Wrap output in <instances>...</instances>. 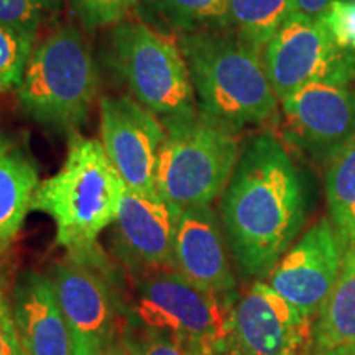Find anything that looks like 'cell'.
Listing matches in <instances>:
<instances>
[{
    "mask_svg": "<svg viewBox=\"0 0 355 355\" xmlns=\"http://www.w3.org/2000/svg\"><path fill=\"white\" fill-rule=\"evenodd\" d=\"M219 212L239 275L245 282H266L308 220L303 176L272 133L243 141Z\"/></svg>",
    "mask_w": 355,
    "mask_h": 355,
    "instance_id": "cell-1",
    "label": "cell"
},
{
    "mask_svg": "<svg viewBox=\"0 0 355 355\" xmlns=\"http://www.w3.org/2000/svg\"><path fill=\"white\" fill-rule=\"evenodd\" d=\"M176 43L188 64L199 117L237 135L277 121L279 101L261 53L252 44L229 28L181 33Z\"/></svg>",
    "mask_w": 355,
    "mask_h": 355,
    "instance_id": "cell-2",
    "label": "cell"
},
{
    "mask_svg": "<svg viewBox=\"0 0 355 355\" xmlns=\"http://www.w3.org/2000/svg\"><path fill=\"white\" fill-rule=\"evenodd\" d=\"M125 189L102 141L74 132L63 165L40 183L32 211L51 217L58 245L89 247L114 224Z\"/></svg>",
    "mask_w": 355,
    "mask_h": 355,
    "instance_id": "cell-3",
    "label": "cell"
},
{
    "mask_svg": "<svg viewBox=\"0 0 355 355\" xmlns=\"http://www.w3.org/2000/svg\"><path fill=\"white\" fill-rule=\"evenodd\" d=\"M99 87L97 61L83 33L60 26L33 48L17 99L38 125L71 135L86 123Z\"/></svg>",
    "mask_w": 355,
    "mask_h": 355,
    "instance_id": "cell-4",
    "label": "cell"
},
{
    "mask_svg": "<svg viewBox=\"0 0 355 355\" xmlns=\"http://www.w3.org/2000/svg\"><path fill=\"white\" fill-rule=\"evenodd\" d=\"M48 277L76 339L78 355H94L121 339L128 275L99 243L68 248Z\"/></svg>",
    "mask_w": 355,
    "mask_h": 355,
    "instance_id": "cell-5",
    "label": "cell"
},
{
    "mask_svg": "<svg viewBox=\"0 0 355 355\" xmlns=\"http://www.w3.org/2000/svg\"><path fill=\"white\" fill-rule=\"evenodd\" d=\"M105 61L130 96L165 122L198 117L196 94L176 40L145 21L110 26Z\"/></svg>",
    "mask_w": 355,
    "mask_h": 355,
    "instance_id": "cell-6",
    "label": "cell"
},
{
    "mask_svg": "<svg viewBox=\"0 0 355 355\" xmlns=\"http://www.w3.org/2000/svg\"><path fill=\"white\" fill-rule=\"evenodd\" d=\"M127 275L125 322L193 340L214 355L224 350L239 291L201 290L175 268Z\"/></svg>",
    "mask_w": 355,
    "mask_h": 355,
    "instance_id": "cell-7",
    "label": "cell"
},
{
    "mask_svg": "<svg viewBox=\"0 0 355 355\" xmlns=\"http://www.w3.org/2000/svg\"><path fill=\"white\" fill-rule=\"evenodd\" d=\"M158 153L157 191L178 209L212 206L222 196L241 155L237 133L198 115L165 122Z\"/></svg>",
    "mask_w": 355,
    "mask_h": 355,
    "instance_id": "cell-8",
    "label": "cell"
},
{
    "mask_svg": "<svg viewBox=\"0 0 355 355\" xmlns=\"http://www.w3.org/2000/svg\"><path fill=\"white\" fill-rule=\"evenodd\" d=\"M261 60L279 102L306 84L355 79V51L340 48L321 20L300 12L266 43Z\"/></svg>",
    "mask_w": 355,
    "mask_h": 355,
    "instance_id": "cell-9",
    "label": "cell"
},
{
    "mask_svg": "<svg viewBox=\"0 0 355 355\" xmlns=\"http://www.w3.org/2000/svg\"><path fill=\"white\" fill-rule=\"evenodd\" d=\"M311 327V319L259 279L239 293L224 349L235 355H300Z\"/></svg>",
    "mask_w": 355,
    "mask_h": 355,
    "instance_id": "cell-10",
    "label": "cell"
},
{
    "mask_svg": "<svg viewBox=\"0 0 355 355\" xmlns=\"http://www.w3.org/2000/svg\"><path fill=\"white\" fill-rule=\"evenodd\" d=\"M102 146L128 189L157 191L158 153L165 125L132 96H102Z\"/></svg>",
    "mask_w": 355,
    "mask_h": 355,
    "instance_id": "cell-11",
    "label": "cell"
},
{
    "mask_svg": "<svg viewBox=\"0 0 355 355\" xmlns=\"http://www.w3.org/2000/svg\"><path fill=\"white\" fill-rule=\"evenodd\" d=\"M345 247L331 219L322 217L293 243L266 283L314 321L343 268Z\"/></svg>",
    "mask_w": 355,
    "mask_h": 355,
    "instance_id": "cell-12",
    "label": "cell"
},
{
    "mask_svg": "<svg viewBox=\"0 0 355 355\" xmlns=\"http://www.w3.org/2000/svg\"><path fill=\"white\" fill-rule=\"evenodd\" d=\"M279 107L288 137L319 162H329L355 137V89L347 81L306 84Z\"/></svg>",
    "mask_w": 355,
    "mask_h": 355,
    "instance_id": "cell-13",
    "label": "cell"
},
{
    "mask_svg": "<svg viewBox=\"0 0 355 355\" xmlns=\"http://www.w3.org/2000/svg\"><path fill=\"white\" fill-rule=\"evenodd\" d=\"M181 212L158 191L144 193L127 188L112 224L114 259L132 275L173 268Z\"/></svg>",
    "mask_w": 355,
    "mask_h": 355,
    "instance_id": "cell-14",
    "label": "cell"
},
{
    "mask_svg": "<svg viewBox=\"0 0 355 355\" xmlns=\"http://www.w3.org/2000/svg\"><path fill=\"white\" fill-rule=\"evenodd\" d=\"M230 250L222 222L212 206L189 207L181 212L175 235L173 268L201 290L237 293Z\"/></svg>",
    "mask_w": 355,
    "mask_h": 355,
    "instance_id": "cell-15",
    "label": "cell"
},
{
    "mask_svg": "<svg viewBox=\"0 0 355 355\" xmlns=\"http://www.w3.org/2000/svg\"><path fill=\"white\" fill-rule=\"evenodd\" d=\"M10 308L24 355H78L50 277L37 270L21 272L12 286Z\"/></svg>",
    "mask_w": 355,
    "mask_h": 355,
    "instance_id": "cell-16",
    "label": "cell"
},
{
    "mask_svg": "<svg viewBox=\"0 0 355 355\" xmlns=\"http://www.w3.org/2000/svg\"><path fill=\"white\" fill-rule=\"evenodd\" d=\"M38 186V170L32 157L13 146L0 159V257L7 254L32 211Z\"/></svg>",
    "mask_w": 355,
    "mask_h": 355,
    "instance_id": "cell-17",
    "label": "cell"
},
{
    "mask_svg": "<svg viewBox=\"0 0 355 355\" xmlns=\"http://www.w3.org/2000/svg\"><path fill=\"white\" fill-rule=\"evenodd\" d=\"M355 344V247L345 250L343 268L311 327L309 344L331 349Z\"/></svg>",
    "mask_w": 355,
    "mask_h": 355,
    "instance_id": "cell-18",
    "label": "cell"
},
{
    "mask_svg": "<svg viewBox=\"0 0 355 355\" xmlns=\"http://www.w3.org/2000/svg\"><path fill=\"white\" fill-rule=\"evenodd\" d=\"M140 6L145 20L162 25L158 32L165 35L229 28V0H141Z\"/></svg>",
    "mask_w": 355,
    "mask_h": 355,
    "instance_id": "cell-19",
    "label": "cell"
},
{
    "mask_svg": "<svg viewBox=\"0 0 355 355\" xmlns=\"http://www.w3.org/2000/svg\"><path fill=\"white\" fill-rule=\"evenodd\" d=\"M329 219L345 250L355 245V137L327 162Z\"/></svg>",
    "mask_w": 355,
    "mask_h": 355,
    "instance_id": "cell-20",
    "label": "cell"
},
{
    "mask_svg": "<svg viewBox=\"0 0 355 355\" xmlns=\"http://www.w3.org/2000/svg\"><path fill=\"white\" fill-rule=\"evenodd\" d=\"M295 13V0H229V30L261 53Z\"/></svg>",
    "mask_w": 355,
    "mask_h": 355,
    "instance_id": "cell-21",
    "label": "cell"
},
{
    "mask_svg": "<svg viewBox=\"0 0 355 355\" xmlns=\"http://www.w3.org/2000/svg\"><path fill=\"white\" fill-rule=\"evenodd\" d=\"M121 339L128 355H214L212 350L193 340L137 324H123Z\"/></svg>",
    "mask_w": 355,
    "mask_h": 355,
    "instance_id": "cell-22",
    "label": "cell"
},
{
    "mask_svg": "<svg viewBox=\"0 0 355 355\" xmlns=\"http://www.w3.org/2000/svg\"><path fill=\"white\" fill-rule=\"evenodd\" d=\"M35 48V37L0 25V96L17 91Z\"/></svg>",
    "mask_w": 355,
    "mask_h": 355,
    "instance_id": "cell-23",
    "label": "cell"
},
{
    "mask_svg": "<svg viewBox=\"0 0 355 355\" xmlns=\"http://www.w3.org/2000/svg\"><path fill=\"white\" fill-rule=\"evenodd\" d=\"M66 0H0V25L37 38L44 21L61 12Z\"/></svg>",
    "mask_w": 355,
    "mask_h": 355,
    "instance_id": "cell-24",
    "label": "cell"
},
{
    "mask_svg": "<svg viewBox=\"0 0 355 355\" xmlns=\"http://www.w3.org/2000/svg\"><path fill=\"white\" fill-rule=\"evenodd\" d=\"M71 13L86 30L110 28L137 10L141 0H68Z\"/></svg>",
    "mask_w": 355,
    "mask_h": 355,
    "instance_id": "cell-25",
    "label": "cell"
},
{
    "mask_svg": "<svg viewBox=\"0 0 355 355\" xmlns=\"http://www.w3.org/2000/svg\"><path fill=\"white\" fill-rule=\"evenodd\" d=\"M319 20L340 48L355 51V0H334Z\"/></svg>",
    "mask_w": 355,
    "mask_h": 355,
    "instance_id": "cell-26",
    "label": "cell"
},
{
    "mask_svg": "<svg viewBox=\"0 0 355 355\" xmlns=\"http://www.w3.org/2000/svg\"><path fill=\"white\" fill-rule=\"evenodd\" d=\"M0 355H24L13 322L10 296L6 295L2 278H0Z\"/></svg>",
    "mask_w": 355,
    "mask_h": 355,
    "instance_id": "cell-27",
    "label": "cell"
},
{
    "mask_svg": "<svg viewBox=\"0 0 355 355\" xmlns=\"http://www.w3.org/2000/svg\"><path fill=\"white\" fill-rule=\"evenodd\" d=\"M295 2L300 13L313 17V19H321L334 0H295Z\"/></svg>",
    "mask_w": 355,
    "mask_h": 355,
    "instance_id": "cell-28",
    "label": "cell"
},
{
    "mask_svg": "<svg viewBox=\"0 0 355 355\" xmlns=\"http://www.w3.org/2000/svg\"><path fill=\"white\" fill-rule=\"evenodd\" d=\"M300 355H355V344L339 345V347L331 349H314L311 345H306Z\"/></svg>",
    "mask_w": 355,
    "mask_h": 355,
    "instance_id": "cell-29",
    "label": "cell"
},
{
    "mask_svg": "<svg viewBox=\"0 0 355 355\" xmlns=\"http://www.w3.org/2000/svg\"><path fill=\"white\" fill-rule=\"evenodd\" d=\"M94 355H128V352H127V349L123 347L122 339H119V340H115V343L109 344L107 347L101 349L99 352Z\"/></svg>",
    "mask_w": 355,
    "mask_h": 355,
    "instance_id": "cell-30",
    "label": "cell"
},
{
    "mask_svg": "<svg viewBox=\"0 0 355 355\" xmlns=\"http://www.w3.org/2000/svg\"><path fill=\"white\" fill-rule=\"evenodd\" d=\"M13 146H15V145L12 144V140L8 139L6 133L0 130V159L6 157V155L10 152Z\"/></svg>",
    "mask_w": 355,
    "mask_h": 355,
    "instance_id": "cell-31",
    "label": "cell"
},
{
    "mask_svg": "<svg viewBox=\"0 0 355 355\" xmlns=\"http://www.w3.org/2000/svg\"><path fill=\"white\" fill-rule=\"evenodd\" d=\"M217 355H235V354L230 352V350H227V349H224V350H220V352Z\"/></svg>",
    "mask_w": 355,
    "mask_h": 355,
    "instance_id": "cell-32",
    "label": "cell"
},
{
    "mask_svg": "<svg viewBox=\"0 0 355 355\" xmlns=\"http://www.w3.org/2000/svg\"><path fill=\"white\" fill-rule=\"evenodd\" d=\"M354 247H355V245H354Z\"/></svg>",
    "mask_w": 355,
    "mask_h": 355,
    "instance_id": "cell-33",
    "label": "cell"
}]
</instances>
